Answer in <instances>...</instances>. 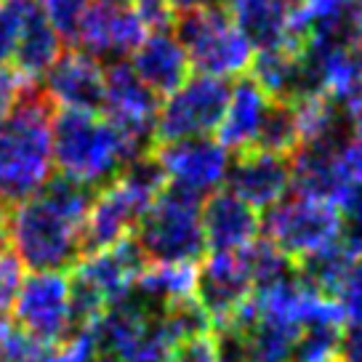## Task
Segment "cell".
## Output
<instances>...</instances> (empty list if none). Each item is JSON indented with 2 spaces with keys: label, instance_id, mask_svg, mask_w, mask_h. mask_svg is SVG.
Returning <instances> with one entry per match:
<instances>
[{
  "label": "cell",
  "instance_id": "6da1fadb",
  "mask_svg": "<svg viewBox=\"0 0 362 362\" xmlns=\"http://www.w3.org/2000/svg\"><path fill=\"white\" fill-rule=\"evenodd\" d=\"M51 155L59 176L99 192L149 152H141L99 112L62 110L51 120Z\"/></svg>",
  "mask_w": 362,
  "mask_h": 362
},
{
  "label": "cell",
  "instance_id": "7a4b0ae2",
  "mask_svg": "<svg viewBox=\"0 0 362 362\" xmlns=\"http://www.w3.org/2000/svg\"><path fill=\"white\" fill-rule=\"evenodd\" d=\"M54 104L37 83L27 86L22 99L0 120V197L22 203L54 176L51 155Z\"/></svg>",
  "mask_w": 362,
  "mask_h": 362
},
{
  "label": "cell",
  "instance_id": "3957f363",
  "mask_svg": "<svg viewBox=\"0 0 362 362\" xmlns=\"http://www.w3.org/2000/svg\"><path fill=\"white\" fill-rule=\"evenodd\" d=\"M165 187V173L152 152L134 160L117 179L93 194L83 224V256L131 238L139 218Z\"/></svg>",
  "mask_w": 362,
  "mask_h": 362
},
{
  "label": "cell",
  "instance_id": "277c9868",
  "mask_svg": "<svg viewBox=\"0 0 362 362\" xmlns=\"http://www.w3.org/2000/svg\"><path fill=\"white\" fill-rule=\"evenodd\" d=\"M13 256L30 272H67L83 259V221L35 192L11 208Z\"/></svg>",
  "mask_w": 362,
  "mask_h": 362
},
{
  "label": "cell",
  "instance_id": "5b68a950",
  "mask_svg": "<svg viewBox=\"0 0 362 362\" xmlns=\"http://www.w3.org/2000/svg\"><path fill=\"white\" fill-rule=\"evenodd\" d=\"M203 200L165 187L136 224V245L149 264H192L205 259V238L200 224Z\"/></svg>",
  "mask_w": 362,
  "mask_h": 362
},
{
  "label": "cell",
  "instance_id": "8992f818",
  "mask_svg": "<svg viewBox=\"0 0 362 362\" xmlns=\"http://www.w3.org/2000/svg\"><path fill=\"white\" fill-rule=\"evenodd\" d=\"M173 24H176L173 33L189 59L194 75L240 80L250 72L256 51L238 30V24L229 19L224 6L184 13V16H176Z\"/></svg>",
  "mask_w": 362,
  "mask_h": 362
},
{
  "label": "cell",
  "instance_id": "52a82bcc",
  "mask_svg": "<svg viewBox=\"0 0 362 362\" xmlns=\"http://www.w3.org/2000/svg\"><path fill=\"white\" fill-rule=\"evenodd\" d=\"M229 90V80L189 75L173 93L160 99L155 144L211 136L224 117Z\"/></svg>",
  "mask_w": 362,
  "mask_h": 362
},
{
  "label": "cell",
  "instance_id": "ba28073f",
  "mask_svg": "<svg viewBox=\"0 0 362 362\" xmlns=\"http://www.w3.org/2000/svg\"><path fill=\"white\" fill-rule=\"evenodd\" d=\"M261 238L296 264L339 238V211L298 194L285 197L261 216Z\"/></svg>",
  "mask_w": 362,
  "mask_h": 362
},
{
  "label": "cell",
  "instance_id": "9c48e42d",
  "mask_svg": "<svg viewBox=\"0 0 362 362\" xmlns=\"http://www.w3.org/2000/svg\"><path fill=\"white\" fill-rule=\"evenodd\" d=\"M13 322L45 346L72 339L69 322V272H33L13 301Z\"/></svg>",
  "mask_w": 362,
  "mask_h": 362
},
{
  "label": "cell",
  "instance_id": "30bf717a",
  "mask_svg": "<svg viewBox=\"0 0 362 362\" xmlns=\"http://www.w3.org/2000/svg\"><path fill=\"white\" fill-rule=\"evenodd\" d=\"M160 96L136 78L128 62H112L104 67V99L102 117L112 123L125 139H131L141 152L155 147Z\"/></svg>",
  "mask_w": 362,
  "mask_h": 362
},
{
  "label": "cell",
  "instance_id": "8fae6325",
  "mask_svg": "<svg viewBox=\"0 0 362 362\" xmlns=\"http://www.w3.org/2000/svg\"><path fill=\"white\" fill-rule=\"evenodd\" d=\"M152 155L158 158L170 187L184 189L200 200L224 187L229 165H232V155L214 136L158 144V149H152Z\"/></svg>",
  "mask_w": 362,
  "mask_h": 362
},
{
  "label": "cell",
  "instance_id": "7c38bea8",
  "mask_svg": "<svg viewBox=\"0 0 362 362\" xmlns=\"http://www.w3.org/2000/svg\"><path fill=\"white\" fill-rule=\"evenodd\" d=\"M147 35L149 33L131 11V6L120 8V6H104L93 0L75 24L69 45L107 67L112 62H128Z\"/></svg>",
  "mask_w": 362,
  "mask_h": 362
},
{
  "label": "cell",
  "instance_id": "4fadbf2b",
  "mask_svg": "<svg viewBox=\"0 0 362 362\" xmlns=\"http://www.w3.org/2000/svg\"><path fill=\"white\" fill-rule=\"evenodd\" d=\"M194 298L211 317L216 330L226 328L253 298V288L240 253H208L197 264Z\"/></svg>",
  "mask_w": 362,
  "mask_h": 362
},
{
  "label": "cell",
  "instance_id": "5bb4252c",
  "mask_svg": "<svg viewBox=\"0 0 362 362\" xmlns=\"http://www.w3.org/2000/svg\"><path fill=\"white\" fill-rule=\"evenodd\" d=\"M147 267L149 261L144 259L136 240L125 238L110 245V248L83 256L78 267L69 272V280L78 283L80 288H86L88 293L102 298L104 304L110 306L134 288L136 280L141 277V272Z\"/></svg>",
  "mask_w": 362,
  "mask_h": 362
},
{
  "label": "cell",
  "instance_id": "9a60e30c",
  "mask_svg": "<svg viewBox=\"0 0 362 362\" xmlns=\"http://www.w3.org/2000/svg\"><path fill=\"white\" fill-rule=\"evenodd\" d=\"M37 86L54 107L75 112H99L104 99V64L67 45Z\"/></svg>",
  "mask_w": 362,
  "mask_h": 362
},
{
  "label": "cell",
  "instance_id": "2e32d148",
  "mask_svg": "<svg viewBox=\"0 0 362 362\" xmlns=\"http://www.w3.org/2000/svg\"><path fill=\"white\" fill-rule=\"evenodd\" d=\"M224 189L238 194L253 211L267 214L291 192V160L259 149L238 152L232 155Z\"/></svg>",
  "mask_w": 362,
  "mask_h": 362
},
{
  "label": "cell",
  "instance_id": "e0dca14e",
  "mask_svg": "<svg viewBox=\"0 0 362 362\" xmlns=\"http://www.w3.org/2000/svg\"><path fill=\"white\" fill-rule=\"evenodd\" d=\"M200 224L211 253H240L261 238V214L224 187L203 200Z\"/></svg>",
  "mask_w": 362,
  "mask_h": 362
},
{
  "label": "cell",
  "instance_id": "ac0fdd59",
  "mask_svg": "<svg viewBox=\"0 0 362 362\" xmlns=\"http://www.w3.org/2000/svg\"><path fill=\"white\" fill-rule=\"evenodd\" d=\"M301 0H224V11L245 35L250 48L274 51V48H298L293 35V16Z\"/></svg>",
  "mask_w": 362,
  "mask_h": 362
},
{
  "label": "cell",
  "instance_id": "d6986e66",
  "mask_svg": "<svg viewBox=\"0 0 362 362\" xmlns=\"http://www.w3.org/2000/svg\"><path fill=\"white\" fill-rule=\"evenodd\" d=\"M128 64L136 72V78L160 99L173 93L192 72L189 59L184 54V48H181L173 30L149 33L141 40V45L131 54Z\"/></svg>",
  "mask_w": 362,
  "mask_h": 362
},
{
  "label": "cell",
  "instance_id": "ffe728a7",
  "mask_svg": "<svg viewBox=\"0 0 362 362\" xmlns=\"http://www.w3.org/2000/svg\"><path fill=\"white\" fill-rule=\"evenodd\" d=\"M269 102L272 99L256 86V80L250 78V75L240 78L232 86V90H229V102H226L224 117H221V123L216 128V134H218L216 141L229 155L253 149Z\"/></svg>",
  "mask_w": 362,
  "mask_h": 362
},
{
  "label": "cell",
  "instance_id": "44dd1931",
  "mask_svg": "<svg viewBox=\"0 0 362 362\" xmlns=\"http://www.w3.org/2000/svg\"><path fill=\"white\" fill-rule=\"evenodd\" d=\"M64 48H67L64 37L57 33V27L45 19L40 6L33 0L24 16V27L16 51H13L11 67L27 83H40L45 72L54 67V62L64 54Z\"/></svg>",
  "mask_w": 362,
  "mask_h": 362
},
{
  "label": "cell",
  "instance_id": "7402d4cb",
  "mask_svg": "<svg viewBox=\"0 0 362 362\" xmlns=\"http://www.w3.org/2000/svg\"><path fill=\"white\" fill-rule=\"evenodd\" d=\"M197 285V267L192 264H149L131 288L155 312L168 309L176 301L192 298Z\"/></svg>",
  "mask_w": 362,
  "mask_h": 362
},
{
  "label": "cell",
  "instance_id": "603a6c76",
  "mask_svg": "<svg viewBox=\"0 0 362 362\" xmlns=\"http://www.w3.org/2000/svg\"><path fill=\"white\" fill-rule=\"evenodd\" d=\"M240 259H243V267L248 272L253 296L269 293V291H274L277 285L288 283L296 274L293 261L264 238L250 243L245 250H240Z\"/></svg>",
  "mask_w": 362,
  "mask_h": 362
},
{
  "label": "cell",
  "instance_id": "cb8c5ba5",
  "mask_svg": "<svg viewBox=\"0 0 362 362\" xmlns=\"http://www.w3.org/2000/svg\"><path fill=\"white\" fill-rule=\"evenodd\" d=\"M298 144H301V136H298L296 107L288 102H269L253 149L280 155V158H291L298 149Z\"/></svg>",
  "mask_w": 362,
  "mask_h": 362
},
{
  "label": "cell",
  "instance_id": "d4e9b609",
  "mask_svg": "<svg viewBox=\"0 0 362 362\" xmlns=\"http://www.w3.org/2000/svg\"><path fill=\"white\" fill-rule=\"evenodd\" d=\"M54 346H45L13 320L0 317V362H48Z\"/></svg>",
  "mask_w": 362,
  "mask_h": 362
},
{
  "label": "cell",
  "instance_id": "484cf974",
  "mask_svg": "<svg viewBox=\"0 0 362 362\" xmlns=\"http://www.w3.org/2000/svg\"><path fill=\"white\" fill-rule=\"evenodd\" d=\"M339 211V240L362 259V187L354 184L336 205Z\"/></svg>",
  "mask_w": 362,
  "mask_h": 362
},
{
  "label": "cell",
  "instance_id": "4316f807",
  "mask_svg": "<svg viewBox=\"0 0 362 362\" xmlns=\"http://www.w3.org/2000/svg\"><path fill=\"white\" fill-rule=\"evenodd\" d=\"M333 301L339 306L344 322L360 325L362 322V259L354 261L349 272L341 277L339 288L333 291Z\"/></svg>",
  "mask_w": 362,
  "mask_h": 362
},
{
  "label": "cell",
  "instance_id": "83f0119b",
  "mask_svg": "<svg viewBox=\"0 0 362 362\" xmlns=\"http://www.w3.org/2000/svg\"><path fill=\"white\" fill-rule=\"evenodd\" d=\"M30 3L33 0H6V3H0V64H8L13 59Z\"/></svg>",
  "mask_w": 362,
  "mask_h": 362
},
{
  "label": "cell",
  "instance_id": "f1b7e54d",
  "mask_svg": "<svg viewBox=\"0 0 362 362\" xmlns=\"http://www.w3.org/2000/svg\"><path fill=\"white\" fill-rule=\"evenodd\" d=\"M40 6V11L45 13V19L57 27V33L64 37V43H69L72 30L83 11L88 8L90 0H35Z\"/></svg>",
  "mask_w": 362,
  "mask_h": 362
},
{
  "label": "cell",
  "instance_id": "f546056e",
  "mask_svg": "<svg viewBox=\"0 0 362 362\" xmlns=\"http://www.w3.org/2000/svg\"><path fill=\"white\" fill-rule=\"evenodd\" d=\"M22 261L13 256V250H0V317H6L13 309V301L24 283Z\"/></svg>",
  "mask_w": 362,
  "mask_h": 362
},
{
  "label": "cell",
  "instance_id": "4dcf8cb0",
  "mask_svg": "<svg viewBox=\"0 0 362 362\" xmlns=\"http://www.w3.org/2000/svg\"><path fill=\"white\" fill-rule=\"evenodd\" d=\"M131 11L139 16V22L144 24L147 33L170 30V24L176 22V13L170 11V6L165 0H134Z\"/></svg>",
  "mask_w": 362,
  "mask_h": 362
},
{
  "label": "cell",
  "instance_id": "1f68e13d",
  "mask_svg": "<svg viewBox=\"0 0 362 362\" xmlns=\"http://www.w3.org/2000/svg\"><path fill=\"white\" fill-rule=\"evenodd\" d=\"M96 360V344H93V333L83 330L78 336H72L67 344H62L51 351L48 362H93Z\"/></svg>",
  "mask_w": 362,
  "mask_h": 362
},
{
  "label": "cell",
  "instance_id": "d6a6232c",
  "mask_svg": "<svg viewBox=\"0 0 362 362\" xmlns=\"http://www.w3.org/2000/svg\"><path fill=\"white\" fill-rule=\"evenodd\" d=\"M27 86H33V83H27L11 64H0V120L16 107Z\"/></svg>",
  "mask_w": 362,
  "mask_h": 362
},
{
  "label": "cell",
  "instance_id": "836d02e7",
  "mask_svg": "<svg viewBox=\"0 0 362 362\" xmlns=\"http://www.w3.org/2000/svg\"><path fill=\"white\" fill-rule=\"evenodd\" d=\"M336 362H362V322L344 328Z\"/></svg>",
  "mask_w": 362,
  "mask_h": 362
},
{
  "label": "cell",
  "instance_id": "e575fe53",
  "mask_svg": "<svg viewBox=\"0 0 362 362\" xmlns=\"http://www.w3.org/2000/svg\"><path fill=\"white\" fill-rule=\"evenodd\" d=\"M341 165H344V173L349 176L351 184H360L362 187V139L351 136L349 144L341 152Z\"/></svg>",
  "mask_w": 362,
  "mask_h": 362
},
{
  "label": "cell",
  "instance_id": "d590c367",
  "mask_svg": "<svg viewBox=\"0 0 362 362\" xmlns=\"http://www.w3.org/2000/svg\"><path fill=\"white\" fill-rule=\"evenodd\" d=\"M170 6V11L176 16H184V13H194V11H205V8H214V6H221L224 0H165Z\"/></svg>",
  "mask_w": 362,
  "mask_h": 362
},
{
  "label": "cell",
  "instance_id": "8d00e7d4",
  "mask_svg": "<svg viewBox=\"0 0 362 362\" xmlns=\"http://www.w3.org/2000/svg\"><path fill=\"white\" fill-rule=\"evenodd\" d=\"M11 208L8 200L0 197V250H8L11 245Z\"/></svg>",
  "mask_w": 362,
  "mask_h": 362
},
{
  "label": "cell",
  "instance_id": "74e56055",
  "mask_svg": "<svg viewBox=\"0 0 362 362\" xmlns=\"http://www.w3.org/2000/svg\"><path fill=\"white\" fill-rule=\"evenodd\" d=\"M346 117H349L351 136H354V139H362V99L354 102L349 110H346Z\"/></svg>",
  "mask_w": 362,
  "mask_h": 362
},
{
  "label": "cell",
  "instance_id": "f35d334b",
  "mask_svg": "<svg viewBox=\"0 0 362 362\" xmlns=\"http://www.w3.org/2000/svg\"><path fill=\"white\" fill-rule=\"evenodd\" d=\"M96 3H104V6H120V8H125V6H131L134 0H96Z\"/></svg>",
  "mask_w": 362,
  "mask_h": 362
},
{
  "label": "cell",
  "instance_id": "ab89813d",
  "mask_svg": "<svg viewBox=\"0 0 362 362\" xmlns=\"http://www.w3.org/2000/svg\"><path fill=\"white\" fill-rule=\"evenodd\" d=\"M93 362H110V360H104V357H96V360H93Z\"/></svg>",
  "mask_w": 362,
  "mask_h": 362
},
{
  "label": "cell",
  "instance_id": "60d3db41",
  "mask_svg": "<svg viewBox=\"0 0 362 362\" xmlns=\"http://www.w3.org/2000/svg\"><path fill=\"white\" fill-rule=\"evenodd\" d=\"M0 3H6V0H0Z\"/></svg>",
  "mask_w": 362,
  "mask_h": 362
}]
</instances>
